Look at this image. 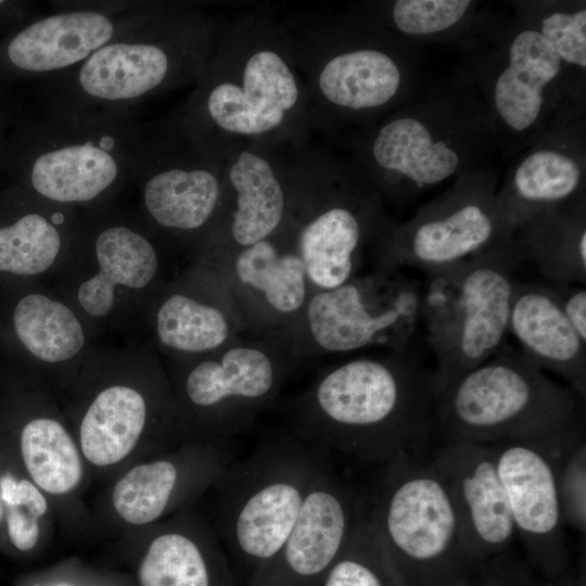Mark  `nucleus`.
I'll return each mask as SVG.
<instances>
[{
  "label": "nucleus",
  "instance_id": "nucleus-1",
  "mask_svg": "<svg viewBox=\"0 0 586 586\" xmlns=\"http://www.w3.org/2000/svg\"><path fill=\"white\" fill-rule=\"evenodd\" d=\"M180 125L225 155L232 145L296 152L313 132L293 31L267 10L221 24Z\"/></svg>",
  "mask_w": 586,
  "mask_h": 586
},
{
  "label": "nucleus",
  "instance_id": "nucleus-2",
  "mask_svg": "<svg viewBox=\"0 0 586 586\" xmlns=\"http://www.w3.org/2000/svg\"><path fill=\"white\" fill-rule=\"evenodd\" d=\"M434 370L409 351L341 362L296 402L291 434L365 462L424 455L435 435Z\"/></svg>",
  "mask_w": 586,
  "mask_h": 586
},
{
  "label": "nucleus",
  "instance_id": "nucleus-3",
  "mask_svg": "<svg viewBox=\"0 0 586 586\" xmlns=\"http://www.w3.org/2000/svg\"><path fill=\"white\" fill-rule=\"evenodd\" d=\"M351 158L382 199L397 204L486 166L497 149L491 116L467 67L348 136Z\"/></svg>",
  "mask_w": 586,
  "mask_h": 586
},
{
  "label": "nucleus",
  "instance_id": "nucleus-4",
  "mask_svg": "<svg viewBox=\"0 0 586 586\" xmlns=\"http://www.w3.org/2000/svg\"><path fill=\"white\" fill-rule=\"evenodd\" d=\"M313 131L353 135L410 101L423 84V47L361 5L294 34Z\"/></svg>",
  "mask_w": 586,
  "mask_h": 586
},
{
  "label": "nucleus",
  "instance_id": "nucleus-5",
  "mask_svg": "<svg viewBox=\"0 0 586 586\" xmlns=\"http://www.w3.org/2000/svg\"><path fill=\"white\" fill-rule=\"evenodd\" d=\"M506 158L519 155L558 119L585 111V74L519 17L479 11L457 41Z\"/></svg>",
  "mask_w": 586,
  "mask_h": 586
},
{
  "label": "nucleus",
  "instance_id": "nucleus-6",
  "mask_svg": "<svg viewBox=\"0 0 586 586\" xmlns=\"http://www.w3.org/2000/svg\"><path fill=\"white\" fill-rule=\"evenodd\" d=\"M581 400L521 351L504 346L436 388L435 435L443 444L543 438L581 422Z\"/></svg>",
  "mask_w": 586,
  "mask_h": 586
},
{
  "label": "nucleus",
  "instance_id": "nucleus-7",
  "mask_svg": "<svg viewBox=\"0 0 586 586\" xmlns=\"http://www.w3.org/2000/svg\"><path fill=\"white\" fill-rule=\"evenodd\" d=\"M330 464L328 449L290 433L232 459L212 485L217 536L246 582L280 549L314 481Z\"/></svg>",
  "mask_w": 586,
  "mask_h": 586
},
{
  "label": "nucleus",
  "instance_id": "nucleus-8",
  "mask_svg": "<svg viewBox=\"0 0 586 586\" xmlns=\"http://www.w3.org/2000/svg\"><path fill=\"white\" fill-rule=\"evenodd\" d=\"M368 519L400 586H461L479 566L431 458L400 454L383 464Z\"/></svg>",
  "mask_w": 586,
  "mask_h": 586
},
{
  "label": "nucleus",
  "instance_id": "nucleus-9",
  "mask_svg": "<svg viewBox=\"0 0 586 586\" xmlns=\"http://www.w3.org/2000/svg\"><path fill=\"white\" fill-rule=\"evenodd\" d=\"M524 262L513 237L469 259L425 272L421 320L436 360L435 388L505 346L514 275Z\"/></svg>",
  "mask_w": 586,
  "mask_h": 586
},
{
  "label": "nucleus",
  "instance_id": "nucleus-10",
  "mask_svg": "<svg viewBox=\"0 0 586 586\" xmlns=\"http://www.w3.org/2000/svg\"><path fill=\"white\" fill-rule=\"evenodd\" d=\"M498 181L489 167L468 173L406 221H392L375 250L380 268L425 273L512 239L517 229L498 201Z\"/></svg>",
  "mask_w": 586,
  "mask_h": 586
},
{
  "label": "nucleus",
  "instance_id": "nucleus-11",
  "mask_svg": "<svg viewBox=\"0 0 586 586\" xmlns=\"http://www.w3.org/2000/svg\"><path fill=\"white\" fill-rule=\"evenodd\" d=\"M220 26L198 13H156L137 39L116 36L84 61L77 73L78 87L93 100L126 102L196 82Z\"/></svg>",
  "mask_w": 586,
  "mask_h": 586
},
{
  "label": "nucleus",
  "instance_id": "nucleus-12",
  "mask_svg": "<svg viewBox=\"0 0 586 586\" xmlns=\"http://www.w3.org/2000/svg\"><path fill=\"white\" fill-rule=\"evenodd\" d=\"M422 284L399 269L320 290L308 301L307 326L323 352L351 353L382 346L408 352L421 321Z\"/></svg>",
  "mask_w": 586,
  "mask_h": 586
},
{
  "label": "nucleus",
  "instance_id": "nucleus-13",
  "mask_svg": "<svg viewBox=\"0 0 586 586\" xmlns=\"http://www.w3.org/2000/svg\"><path fill=\"white\" fill-rule=\"evenodd\" d=\"M582 421L559 433L493 445L525 561L544 579L566 573L570 552L558 493V456Z\"/></svg>",
  "mask_w": 586,
  "mask_h": 586
},
{
  "label": "nucleus",
  "instance_id": "nucleus-14",
  "mask_svg": "<svg viewBox=\"0 0 586 586\" xmlns=\"http://www.w3.org/2000/svg\"><path fill=\"white\" fill-rule=\"evenodd\" d=\"M367 509L368 500L328 466L280 549L246 586H320Z\"/></svg>",
  "mask_w": 586,
  "mask_h": 586
},
{
  "label": "nucleus",
  "instance_id": "nucleus-15",
  "mask_svg": "<svg viewBox=\"0 0 586 586\" xmlns=\"http://www.w3.org/2000/svg\"><path fill=\"white\" fill-rule=\"evenodd\" d=\"M282 370L264 351L232 346L187 373L183 400L212 443L229 444L276 396Z\"/></svg>",
  "mask_w": 586,
  "mask_h": 586
},
{
  "label": "nucleus",
  "instance_id": "nucleus-16",
  "mask_svg": "<svg viewBox=\"0 0 586 586\" xmlns=\"http://www.w3.org/2000/svg\"><path fill=\"white\" fill-rule=\"evenodd\" d=\"M431 461L450 495L467 553L475 565L511 552L517 537L493 445L447 443Z\"/></svg>",
  "mask_w": 586,
  "mask_h": 586
},
{
  "label": "nucleus",
  "instance_id": "nucleus-17",
  "mask_svg": "<svg viewBox=\"0 0 586 586\" xmlns=\"http://www.w3.org/2000/svg\"><path fill=\"white\" fill-rule=\"evenodd\" d=\"M585 112L558 119L523 150L498 188V201L518 229L536 214L585 193Z\"/></svg>",
  "mask_w": 586,
  "mask_h": 586
},
{
  "label": "nucleus",
  "instance_id": "nucleus-18",
  "mask_svg": "<svg viewBox=\"0 0 586 586\" xmlns=\"http://www.w3.org/2000/svg\"><path fill=\"white\" fill-rule=\"evenodd\" d=\"M290 154L240 143L225 153V204L214 231L238 250L272 235L283 222L290 193Z\"/></svg>",
  "mask_w": 586,
  "mask_h": 586
},
{
  "label": "nucleus",
  "instance_id": "nucleus-19",
  "mask_svg": "<svg viewBox=\"0 0 586 586\" xmlns=\"http://www.w3.org/2000/svg\"><path fill=\"white\" fill-rule=\"evenodd\" d=\"M190 137L187 153L161 160L148 175L142 190L143 205L151 219L173 232L215 229L225 204V155Z\"/></svg>",
  "mask_w": 586,
  "mask_h": 586
},
{
  "label": "nucleus",
  "instance_id": "nucleus-20",
  "mask_svg": "<svg viewBox=\"0 0 586 586\" xmlns=\"http://www.w3.org/2000/svg\"><path fill=\"white\" fill-rule=\"evenodd\" d=\"M509 333L543 371L563 378L581 398L586 395V342L564 316L550 284L517 282Z\"/></svg>",
  "mask_w": 586,
  "mask_h": 586
},
{
  "label": "nucleus",
  "instance_id": "nucleus-21",
  "mask_svg": "<svg viewBox=\"0 0 586 586\" xmlns=\"http://www.w3.org/2000/svg\"><path fill=\"white\" fill-rule=\"evenodd\" d=\"M137 586H237L218 536L195 522L169 525L143 550Z\"/></svg>",
  "mask_w": 586,
  "mask_h": 586
},
{
  "label": "nucleus",
  "instance_id": "nucleus-22",
  "mask_svg": "<svg viewBox=\"0 0 586 586\" xmlns=\"http://www.w3.org/2000/svg\"><path fill=\"white\" fill-rule=\"evenodd\" d=\"M117 23L101 11L56 13L31 23L9 43L7 52L16 67L51 73L81 64L117 36Z\"/></svg>",
  "mask_w": 586,
  "mask_h": 586
},
{
  "label": "nucleus",
  "instance_id": "nucleus-23",
  "mask_svg": "<svg viewBox=\"0 0 586 586\" xmlns=\"http://www.w3.org/2000/svg\"><path fill=\"white\" fill-rule=\"evenodd\" d=\"M93 249L97 271L79 283L76 300L86 315L103 319L114 310L119 291H140L153 281L158 255L144 234L125 225L102 229Z\"/></svg>",
  "mask_w": 586,
  "mask_h": 586
},
{
  "label": "nucleus",
  "instance_id": "nucleus-24",
  "mask_svg": "<svg viewBox=\"0 0 586 586\" xmlns=\"http://www.w3.org/2000/svg\"><path fill=\"white\" fill-rule=\"evenodd\" d=\"M111 138H90L52 145L30 170L34 190L59 204L88 203L118 180L122 165Z\"/></svg>",
  "mask_w": 586,
  "mask_h": 586
},
{
  "label": "nucleus",
  "instance_id": "nucleus-25",
  "mask_svg": "<svg viewBox=\"0 0 586 586\" xmlns=\"http://www.w3.org/2000/svg\"><path fill=\"white\" fill-rule=\"evenodd\" d=\"M524 260L555 284L586 283V195L545 209L515 230Z\"/></svg>",
  "mask_w": 586,
  "mask_h": 586
},
{
  "label": "nucleus",
  "instance_id": "nucleus-26",
  "mask_svg": "<svg viewBox=\"0 0 586 586\" xmlns=\"http://www.w3.org/2000/svg\"><path fill=\"white\" fill-rule=\"evenodd\" d=\"M148 404L137 388L114 384L102 390L79 426L84 457L97 467L113 466L135 448L148 421Z\"/></svg>",
  "mask_w": 586,
  "mask_h": 586
},
{
  "label": "nucleus",
  "instance_id": "nucleus-27",
  "mask_svg": "<svg viewBox=\"0 0 586 586\" xmlns=\"http://www.w3.org/2000/svg\"><path fill=\"white\" fill-rule=\"evenodd\" d=\"M360 5L386 29L420 47L457 42L473 23L480 7L472 0H388Z\"/></svg>",
  "mask_w": 586,
  "mask_h": 586
},
{
  "label": "nucleus",
  "instance_id": "nucleus-28",
  "mask_svg": "<svg viewBox=\"0 0 586 586\" xmlns=\"http://www.w3.org/2000/svg\"><path fill=\"white\" fill-rule=\"evenodd\" d=\"M17 449L22 467L40 491L51 495L72 492L82 479L80 453L58 420L36 417L21 429Z\"/></svg>",
  "mask_w": 586,
  "mask_h": 586
},
{
  "label": "nucleus",
  "instance_id": "nucleus-29",
  "mask_svg": "<svg viewBox=\"0 0 586 586\" xmlns=\"http://www.w3.org/2000/svg\"><path fill=\"white\" fill-rule=\"evenodd\" d=\"M13 326L28 353L46 364L69 361L86 344L85 329L75 311L42 293H29L17 302Z\"/></svg>",
  "mask_w": 586,
  "mask_h": 586
},
{
  "label": "nucleus",
  "instance_id": "nucleus-30",
  "mask_svg": "<svg viewBox=\"0 0 586 586\" xmlns=\"http://www.w3.org/2000/svg\"><path fill=\"white\" fill-rule=\"evenodd\" d=\"M238 279L259 292L281 314L297 311L305 303L307 278L295 251L273 235L240 249L234 259Z\"/></svg>",
  "mask_w": 586,
  "mask_h": 586
},
{
  "label": "nucleus",
  "instance_id": "nucleus-31",
  "mask_svg": "<svg viewBox=\"0 0 586 586\" xmlns=\"http://www.w3.org/2000/svg\"><path fill=\"white\" fill-rule=\"evenodd\" d=\"M155 329L164 346L180 353L211 352L230 336L221 309L182 293L171 294L161 304Z\"/></svg>",
  "mask_w": 586,
  "mask_h": 586
},
{
  "label": "nucleus",
  "instance_id": "nucleus-32",
  "mask_svg": "<svg viewBox=\"0 0 586 586\" xmlns=\"http://www.w3.org/2000/svg\"><path fill=\"white\" fill-rule=\"evenodd\" d=\"M514 15L538 31L571 69L586 75V2L513 1Z\"/></svg>",
  "mask_w": 586,
  "mask_h": 586
},
{
  "label": "nucleus",
  "instance_id": "nucleus-33",
  "mask_svg": "<svg viewBox=\"0 0 586 586\" xmlns=\"http://www.w3.org/2000/svg\"><path fill=\"white\" fill-rule=\"evenodd\" d=\"M64 238L56 224L40 213H28L0 228V272L36 276L59 259Z\"/></svg>",
  "mask_w": 586,
  "mask_h": 586
},
{
  "label": "nucleus",
  "instance_id": "nucleus-34",
  "mask_svg": "<svg viewBox=\"0 0 586 586\" xmlns=\"http://www.w3.org/2000/svg\"><path fill=\"white\" fill-rule=\"evenodd\" d=\"M320 586H400L369 522L368 509Z\"/></svg>",
  "mask_w": 586,
  "mask_h": 586
},
{
  "label": "nucleus",
  "instance_id": "nucleus-35",
  "mask_svg": "<svg viewBox=\"0 0 586 586\" xmlns=\"http://www.w3.org/2000/svg\"><path fill=\"white\" fill-rule=\"evenodd\" d=\"M0 491L5 539L16 553L28 555L39 542L40 520L49 508L47 498L29 479L7 466H0Z\"/></svg>",
  "mask_w": 586,
  "mask_h": 586
},
{
  "label": "nucleus",
  "instance_id": "nucleus-36",
  "mask_svg": "<svg viewBox=\"0 0 586 586\" xmlns=\"http://www.w3.org/2000/svg\"><path fill=\"white\" fill-rule=\"evenodd\" d=\"M558 493L565 525L581 534L586 528V445L584 430L577 428L558 456Z\"/></svg>",
  "mask_w": 586,
  "mask_h": 586
},
{
  "label": "nucleus",
  "instance_id": "nucleus-37",
  "mask_svg": "<svg viewBox=\"0 0 586 586\" xmlns=\"http://www.w3.org/2000/svg\"><path fill=\"white\" fill-rule=\"evenodd\" d=\"M538 583L527 562L509 552L481 563L461 586H538Z\"/></svg>",
  "mask_w": 586,
  "mask_h": 586
},
{
  "label": "nucleus",
  "instance_id": "nucleus-38",
  "mask_svg": "<svg viewBox=\"0 0 586 586\" xmlns=\"http://www.w3.org/2000/svg\"><path fill=\"white\" fill-rule=\"evenodd\" d=\"M558 303L574 330L586 342V290L577 284L550 283Z\"/></svg>",
  "mask_w": 586,
  "mask_h": 586
},
{
  "label": "nucleus",
  "instance_id": "nucleus-39",
  "mask_svg": "<svg viewBox=\"0 0 586 586\" xmlns=\"http://www.w3.org/2000/svg\"><path fill=\"white\" fill-rule=\"evenodd\" d=\"M538 586H585V582L582 578L569 576L565 573L556 578L539 579Z\"/></svg>",
  "mask_w": 586,
  "mask_h": 586
},
{
  "label": "nucleus",
  "instance_id": "nucleus-40",
  "mask_svg": "<svg viewBox=\"0 0 586 586\" xmlns=\"http://www.w3.org/2000/svg\"><path fill=\"white\" fill-rule=\"evenodd\" d=\"M3 518H4L3 502H2L1 491H0V531L1 530L3 531Z\"/></svg>",
  "mask_w": 586,
  "mask_h": 586
},
{
  "label": "nucleus",
  "instance_id": "nucleus-41",
  "mask_svg": "<svg viewBox=\"0 0 586 586\" xmlns=\"http://www.w3.org/2000/svg\"><path fill=\"white\" fill-rule=\"evenodd\" d=\"M25 586H34L33 584H29V585H25ZM61 586H65V585H61Z\"/></svg>",
  "mask_w": 586,
  "mask_h": 586
},
{
  "label": "nucleus",
  "instance_id": "nucleus-42",
  "mask_svg": "<svg viewBox=\"0 0 586 586\" xmlns=\"http://www.w3.org/2000/svg\"><path fill=\"white\" fill-rule=\"evenodd\" d=\"M0 3H2V1H0Z\"/></svg>",
  "mask_w": 586,
  "mask_h": 586
}]
</instances>
